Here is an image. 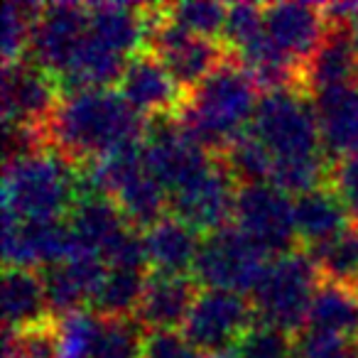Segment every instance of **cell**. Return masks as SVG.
I'll return each mask as SVG.
<instances>
[{"label": "cell", "instance_id": "obj_10", "mask_svg": "<svg viewBox=\"0 0 358 358\" xmlns=\"http://www.w3.org/2000/svg\"><path fill=\"white\" fill-rule=\"evenodd\" d=\"M255 319L258 314L245 294L226 289H199L185 319L182 334L201 351L221 356L238 341V336Z\"/></svg>", "mask_w": 358, "mask_h": 358}, {"label": "cell", "instance_id": "obj_5", "mask_svg": "<svg viewBox=\"0 0 358 358\" xmlns=\"http://www.w3.org/2000/svg\"><path fill=\"white\" fill-rule=\"evenodd\" d=\"M319 282L322 275L307 250H289L270 260L250 302L258 319L299 336L307 329L309 307Z\"/></svg>", "mask_w": 358, "mask_h": 358}, {"label": "cell", "instance_id": "obj_37", "mask_svg": "<svg viewBox=\"0 0 358 358\" xmlns=\"http://www.w3.org/2000/svg\"><path fill=\"white\" fill-rule=\"evenodd\" d=\"M329 185L334 187V192L341 199L343 209H346L348 219H351V226L358 229V155L336 159L331 164Z\"/></svg>", "mask_w": 358, "mask_h": 358}, {"label": "cell", "instance_id": "obj_6", "mask_svg": "<svg viewBox=\"0 0 358 358\" xmlns=\"http://www.w3.org/2000/svg\"><path fill=\"white\" fill-rule=\"evenodd\" d=\"M143 50H150L167 66L185 94L199 86L229 55L216 40L174 25L164 13V6H148V37Z\"/></svg>", "mask_w": 358, "mask_h": 358}, {"label": "cell", "instance_id": "obj_23", "mask_svg": "<svg viewBox=\"0 0 358 358\" xmlns=\"http://www.w3.org/2000/svg\"><path fill=\"white\" fill-rule=\"evenodd\" d=\"M110 201H115V206L123 211V216L133 229L145 231L164 214H169L167 192L145 167V159L120 179Z\"/></svg>", "mask_w": 358, "mask_h": 358}, {"label": "cell", "instance_id": "obj_26", "mask_svg": "<svg viewBox=\"0 0 358 358\" xmlns=\"http://www.w3.org/2000/svg\"><path fill=\"white\" fill-rule=\"evenodd\" d=\"M148 275L135 268H108L91 299L99 317H133L143 297Z\"/></svg>", "mask_w": 358, "mask_h": 358}, {"label": "cell", "instance_id": "obj_20", "mask_svg": "<svg viewBox=\"0 0 358 358\" xmlns=\"http://www.w3.org/2000/svg\"><path fill=\"white\" fill-rule=\"evenodd\" d=\"M358 81V42L341 25H329L319 50L302 69V91H314Z\"/></svg>", "mask_w": 358, "mask_h": 358}, {"label": "cell", "instance_id": "obj_29", "mask_svg": "<svg viewBox=\"0 0 358 358\" xmlns=\"http://www.w3.org/2000/svg\"><path fill=\"white\" fill-rule=\"evenodd\" d=\"M297 336L280 327L255 319L238 341L216 358H294Z\"/></svg>", "mask_w": 358, "mask_h": 358}, {"label": "cell", "instance_id": "obj_35", "mask_svg": "<svg viewBox=\"0 0 358 358\" xmlns=\"http://www.w3.org/2000/svg\"><path fill=\"white\" fill-rule=\"evenodd\" d=\"M265 35V17H263V6L255 3H234L229 6V15H226V27H224V42L226 52L234 57H238L241 52L248 50L253 42H258Z\"/></svg>", "mask_w": 358, "mask_h": 358}, {"label": "cell", "instance_id": "obj_28", "mask_svg": "<svg viewBox=\"0 0 358 358\" xmlns=\"http://www.w3.org/2000/svg\"><path fill=\"white\" fill-rule=\"evenodd\" d=\"M226 167L238 185H270L273 177V155L255 138L253 130L241 133L229 148L221 152Z\"/></svg>", "mask_w": 358, "mask_h": 358}, {"label": "cell", "instance_id": "obj_9", "mask_svg": "<svg viewBox=\"0 0 358 358\" xmlns=\"http://www.w3.org/2000/svg\"><path fill=\"white\" fill-rule=\"evenodd\" d=\"M238 182L226 167L224 157L214 155L211 162L192 177L187 185L167 194L169 214L189 224L194 231L214 234V231L229 226V216H234Z\"/></svg>", "mask_w": 358, "mask_h": 358}, {"label": "cell", "instance_id": "obj_18", "mask_svg": "<svg viewBox=\"0 0 358 358\" xmlns=\"http://www.w3.org/2000/svg\"><path fill=\"white\" fill-rule=\"evenodd\" d=\"M196 287L199 282L192 275L150 273L133 317L148 334L177 331V327H185L187 314L199 294Z\"/></svg>", "mask_w": 358, "mask_h": 358}, {"label": "cell", "instance_id": "obj_31", "mask_svg": "<svg viewBox=\"0 0 358 358\" xmlns=\"http://www.w3.org/2000/svg\"><path fill=\"white\" fill-rule=\"evenodd\" d=\"M42 13L40 3H6L3 17H0V50H3V64L25 59L30 47V32L37 15Z\"/></svg>", "mask_w": 358, "mask_h": 358}, {"label": "cell", "instance_id": "obj_12", "mask_svg": "<svg viewBox=\"0 0 358 358\" xmlns=\"http://www.w3.org/2000/svg\"><path fill=\"white\" fill-rule=\"evenodd\" d=\"M62 89L57 76L25 59L3 64V120L6 125L42 130L57 103Z\"/></svg>", "mask_w": 358, "mask_h": 358}, {"label": "cell", "instance_id": "obj_24", "mask_svg": "<svg viewBox=\"0 0 358 358\" xmlns=\"http://www.w3.org/2000/svg\"><path fill=\"white\" fill-rule=\"evenodd\" d=\"M3 317L6 329H27L47 322L45 285L42 275L32 268H10L3 273Z\"/></svg>", "mask_w": 358, "mask_h": 358}, {"label": "cell", "instance_id": "obj_7", "mask_svg": "<svg viewBox=\"0 0 358 358\" xmlns=\"http://www.w3.org/2000/svg\"><path fill=\"white\" fill-rule=\"evenodd\" d=\"M268 263V255L253 241L236 226H224L201 238L192 278L204 285V289L253 294Z\"/></svg>", "mask_w": 358, "mask_h": 358}, {"label": "cell", "instance_id": "obj_15", "mask_svg": "<svg viewBox=\"0 0 358 358\" xmlns=\"http://www.w3.org/2000/svg\"><path fill=\"white\" fill-rule=\"evenodd\" d=\"M118 94L138 110L143 118H159V115H177L185 101V91L167 71V66L150 50L135 52L123 69L118 81Z\"/></svg>", "mask_w": 358, "mask_h": 358}, {"label": "cell", "instance_id": "obj_14", "mask_svg": "<svg viewBox=\"0 0 358 358\" xmlns=\"http://www.w3.org/2000/svg\"><path fill=\"white\" fill-rule=\"evenodd\" d=\"M106 270L108 265L103 258L94 250L81 248L79 243L62 263L40 270L50 317L59 319L64 314L79 312L84 304H91Z\"/></svg>", "mask_w": 358, "mask_h": 358}, {"label": "cell", "instance_id": "obj_25", "mask_svg": "<svg viewBox=\"0 0 358 358\" xmlns=\"http://www.w3.org/2000/svg\"><path fill=\"white\" fill-rule=\"evenodd\" d=\"M304 331L358 338V289L322 280L314 292Z\"/></svg>", "mask_w": 358, "mask_h": 358}, {"label": "cell", "instance_id": "obj_4", "mask_svg": "<svg viewBox=\"0 0 358 358\" xmlns=\"http://www.w3.org/2000/svg\"><path fill=\"white\" fill-rule=\"evenodd\" d=\"M250 130L273 155V164L327 157L312 101L299 89L263 91Z\"/></svg>", "mask_w": 358, "mask_h": 358}, {"label": "cell", "instance_id": "obj_38", "mask_svg": "<svg viewBox=\"0 0 358 358\" xmlns=\"http://www.w3.org/2000/svg\"><path fill=\"white\" fill-rule=\"evenodd\" d=\"M143 358H216L201 351L182 331H155L145 338Z\"/></svg>", "mask_w": 358, "mask_h": 358}, {"label": "cell", "instance_id": "obj_8", "mask_svg": "<svg viewBox=\"0 0 358 358\" xmlns=\"http://www.w3.org/2000/svg\"><path fill=\"white\" fill-rule=\"evenodd\" d=\"M234 226L250 238L265 255H285L294 250L297 226L294 204L273 185H241L234 206Z\"/></svg>", "mask_w": 358, "mask_h": 358}, {"label": "cell", "instance_id": "obj_21", "mask_svg": "<svg viewBox=\"0 0 358 358\" xmlns=\"http://www.w3.org/2000/svg\"><path fill=\"white\" fill-rule=\"evenodd\" d=\"M292 204L297 238L302 241L304 250L329 243L351 226V219H348L346 209H343L341 199L331 185L304 192V194L294 196Z\"/></svg>", "mask_w": 358, "mask_h": 358}, {"label": "cell", "instance_id": "obj_1", "mask_svg": "<svg viewBox=\"0 0 358 358\" xmlns=\"http://www.w3.org/2000/svg\"><path fill=\"white\" fill-rule=\"evenodd\" d=\"M148 118L130 108L118 89L64 94L42 125L45 148L74 167L89 164L123 145L143 143Z\"/></svg>", "mask_w": 358, "mask_h": 358}, {"label": "cell", "instance_id": "obj_17", "mask_svg": "<svg viewBox=\"0 0 358 358\" xmlns=\"http://www.w3.org/2000/svg\"><path fill=\"white\" fill-rule=\"evenodd\" d=\"M324 152L331 162L358 155V81L309 96Z\"/></svg>", "mask_w": 358, "mask_h": 358}, {"label": "cell", "instance_id": "obj_32", "mask_svg": "<svg viewBox=\"0 0 358 358\" xmlns=\"http://www.w3.org/2000/svg\"><path fill=\"white\" fill-rule=\"evenodd\" d=\"M164 13L174 25L185 27L194 35L216 40L219 35H224L229 6L216 3V0H189V3L164 6Z\"/></svg>", "mask_w": 358, "mask_h": 358}, {"label": "cell", "instance_id": "obj_22", "mask_svg": "<svg viewBox=\"0 0 358 358\" xmlns=\"http://www.w3.org/2000/svg\"><path fill=\"white\" fill-rule=\"evenodd\" d=\"M89 35L123 57H133L145 47L148 6L94 3L89 6Z\"/></svg>", "mask_w": 358, "mask_h": 358}, {"label": "cell", "instance_id": "obj_19", "mask_svg": "<svg viewBox=\"0 0 358 358\" xmlns=\"http://www.w3.org/2000/svg\"><path fill=\"white\" fill-rule=\"evenodd\" d=\"M199 245V231H194L174 214H164L143 231L145 258L152 273L192 275Z\"/></svg>", "mask_w": 358, "mask_h": 358}, {"label": "cell", "instance_id": "obj_13", "mask_svg": "<svg viewBox=\"0 0 358 358\" xmlns=\"http://www.w3.org/2000/svg\"><path fill=\"white\" fill-rule=\"evenodd\" d=\"M74 248L76 238L66 219L20 221L3 214V255L10 268H52Z\"/></svg>", "mask_w": 358, "mask_h": 358}, {"label": "cell", "instance_id": "obj_2", "mask_svg": "<svg viewBox=\"0 0 358 358\" xmlns=\"http://www.w3.org/2000/svg\"><path fill=\"white\" fill-rule=\"evenodd\" d=\"M260 86L236 57L226 59L185 94L177 110V120L199 148L211 155H221L241 133L250 128Z\"/></svg>", "mask_w": 358, "mask_h": 358}, {"label": "cell", "instance_id": "obj_36", "mask_svg": "<svg viewBox=\"0 0 358 358\" xmlns=\"http://www.w3.org/2000/svg\"><path fill=\"white\" fill-rule=\"evenodd\" d=\"M294 358H358V338L302 331L297 336Z\"/></svg>", "mask_w": 358, "mask_h": 358}, {"label": "cell", "instance_id": "obj_30", "mask_svg": "<svg viewBox=\"0 0 358 358\" xmlns=\"http://www.w3.org/2000/svg\"><path fill=\"white\" fill-rule=\"evenodd\" d=\"M145 338L148 331L135 317H99L91 358H143Z\"/></svg>", "mask_w": 358, "mask_h": 358}, {"label": "cell", "instance_id": "obj_34", "mask_svg": "<svg viewBox=\"0 0 358 358\" xmlns=\"http://www.w3.org/2000/svg\"><path fill=\"white\" fill-rule=\"evenodd\" d=\"M3 358H57V322L47 319L27 329H6Z\"/></svg>", "mask_w": 358, "mask_h": 358}, {"label": "cell", "instance_id": "obj_3", "mask_svg": "<svg viewBox=\"0 0 358 358\" xmlns=\"http://www.w3.org/2000/svg\"><path fill=\"white\" fill-rule=\"evenodd\" d=\"M79 201V167L52 150L8 159L3 169V214L20 221L64 219Z\"/></svg>", "mask_w": 358, "mask_h": 358}, {"label": "cell", "instance_id": "obj_11", "mask_svg": "<svg viewBox=\"0 0 358 358\" xmlns=\"http://www.w3.org/2000/svg\"><path fill=\"white\" fill-rule=\"evenodd\" d=\"M89 32V6L47 3L30 32L27 59L59 79L74 62Z\"/></svg>", "mask_w": 358, "mask_h": 358}, {"label": "cell", "instance_id": "obj_27", "mask_svg": "<svg viewBox=\"0 0 358 358\" xmlns=\"http://www.w3.org/2000/svg\"><path fill=\"white\" fill-rule=\"evenodd\" d=\"M314 260L322 280L329 282H341L358 289V229L348 226L343 234L331 238L319 248L307 250Z\"/></svg>", "mask_w": 358, "mask_h": 358}, {"label": "cell", "instance_id": "obj_33", "mask_svg": "<svg viewBox=\"0 0 358 358\" xmlns=\"http://www.w3.org/2000/svg\"><path fill=\"white\" fill-rule=\"evenodd\" d=\"M57 322V358H91L99 317L86 309L64 314Z\"/></svg>", "mask_w": 358, "mask_h": 358}, {"label": "cell", "instance_id": "obj_16", "mask_svg": "<svg viewBox=\"0 0 358 358\" xmlns=\"http://www.w3.org/2000/svg\"><path fill=\"white\" fill-rule=\"evenodd\" d=\"M263 17L273 45L302 69L329 30L324 8L312 3H270L263 6Z\"/></svg>", "mask_w": 358, "mask_h": 358}]
</instances>
